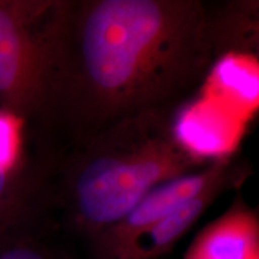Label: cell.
I'll return each mask as SVG.
<instances>
[{
  "mask_svg": "<svg viewBox=\"0 0 259 259\" xmlns=\"http://www.w3.org/2000/svg\"><path fill=\"white\" fill-rule=\"evenodd\" d=\"M218 59L200 0H66L53 118L76 142L121 119L174 109Z\"/></svg>",
  "mask_w": 259,
  "mask_h": 259,
  "instance_id": "6da1fadb",
  "label": "cell"
},
{
  "mask_svg": "<svg viewBox=\"0 0 259 259\" xmlns=\"http://www.w3.org/2000/svg\"><path fill=\"white\" fill-rule=\"evenodd\" d=\"M174 111L127 116L76 142L54 194L71 231L92 240L155 187L208 166L178 143Z\"/></svg>",
  "mask_w": 259,
  "mask_h": 259,
  "instance_id": "7a4b0ae2",
  "label": "cell"
},
{
  "mask_svg": "<svg viewBox=\"0 0 259 259\" xmlns=\"http://www.w3.org/2000/svg\"><path fill=\"white\" fill-rule=\"evenodd\" d=\"M66 0H0V109L53 118Z\"/></svg>",
  "mask_w": 259,
  "mask_h": 259,
  "instance_id": "3957f363",
  "label": "cell"
},
{
  "mask_svg": "<svg viewBox=\"0 0 259 259\" xmlns=\"http://www.w3.org/2000/svg\"><path fill=\"white\" fill-rule=\"evenodd\" d=\"M240 162L234 155L220 158L194 173L155 187L120 221L90 240L94 257L95 259L108 258L134 236L169 215L181 204L197 196L216 180L231 173Z\"/></svg>",
  "mask_w": 259,
  "mask_h": 259,
  "instance_id": "277c9868",
  "label": "cell"
},
{
  "mask_svg": "<svg viewBox=\"0 0 259 259\" xmlns=\"http://www.w3.org/2000/svg\"><path fill=\"white\" fill-rule=\"evenodd\" d=\"M171 125L178 143L206 163L233 156L247 127V122L202 94L177 107Z\"/></svg>",
  "mask_w": 259,
  "mask_h": 259,
  "instance_id": "5b68a950",
  "label": "cell"
},
{
  "mask_svg": "<svg viewBox=\"0 0 259 259\" xmlns=\"http://www.w3.org/2000/svg\"><path fill=\"white\" fill-rule=\"evenodd\" d=\"M247 164L241 161L221 179L186 200L179 208L141 232L106 259H160L171 251L178 241L196 225L202 215L221 194L235 189L248 176Z\"/></svg>",
  "mask_w": 259,
  "mask_h": 259,
  "instance_id": "8992f818",
  "label": "cell"
},
{
  "mask_svg": "<svg viewBox=\"0 0 259 259\" xmlns=\"http://www.w3.org/2000/svg\"><path fill=\"white\" fill-rule=\"evenodd\" d=\"M184 259H259V218L241 198L204 227Z\"/></svg>",
  "mask_w": 259,
  "mask_h": 259,
  "instance_id": "52a82bcc",
  "label": "cell"
},
{
  "mask_svg": "<svg viewBox=\"0 0 259 259\" xmlns=\"http://www.w3.org/2000/svg\"><path fill=\"white\" fill-rule=\"evenodd\" d=\"M199 94L248 122L259 107V59L247 53L223 54L210 67Z\"/></svg>",
  "mask_w": 259,
  "mask_h": 259,
  "instance_id": "ba28073f",
  "label": "cell"
},
{
  "mask_svg": "<svg viewBox=\"0 0 259 259\" xmlns=\"http://www.w3.org/2000/svg\"><path fill=\"white\" fill-rule=\"evenodd\" d=\"M211 29L218 58L231 52L258 56V2L211 5Z\"/></svg>",
  "mask_w": 259,
  "mask_h": 259,
  "instance_id": "9c48e42d",
  "label": "cell"
},
{
  "mask_svg": "<svg viewBox=\"0 0 259 259\" xmlns=\"http://www.w3.org/2000/svg\"><path fill=\"white\" fill-rule=\"evenodd\" d=\"M44 199L40 190L30 186L23 166L15 171L0 170V240L40 219Z\"/></svg>",
  "mask_w": 259,
  "mask_h": 259,
  "instance_id": "30bf717a",
  "label": "cell"
},
{
  "mask_svg": "<svg viewBox=\"0 0 259 259\" xmlns=\"http://www.w3.org/2000/svg\"><path fill=\"white\" fill-rule=\"evenodd\" d=\"M0 259H65L46 239L40 219L16 229L0 240Z\"/></svg>",
  "mask_w": 259,
  "mask_h": 259,
  "instance_id": "8fae6325",
  "label": "cell"
},
{
  "mask_svg": "<svg viewBox=\"0 0 259 259\" xmlns=\"http://www.w3.org/2000/svg\"><path fill=\"white\" fill-rule=\"evenodd\" d=\"M24 120L0 109V170L15 171L22 163Z\"/></svg>",
  "mask_w": 259,
  "mask_h": 259,
  "instance_id": "7c38bea8",
  "label": "cell"
}]
</instances>
